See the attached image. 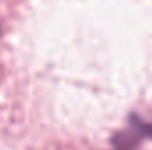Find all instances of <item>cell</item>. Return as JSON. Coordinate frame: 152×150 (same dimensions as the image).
<instances>
[{
    "mask_svg": "<svg viewBox=\"0 0 152 150\" xmlns=\"http://www.w3.org/2000/svg\"><path fill=\"white\" fill-rule=\"evenodd\" d=\"M149 140H152V122L138 111H129L124 127L117 129L108 141L112 150H138Z\"/></svg>",
    "mask_w": 152,
    "mask_h": 150,
    "instance_id": "obj_1",
    "label": "cell"
},
{
    "mask_svg": "<svg viewBox=\"0 0 152 150\" xmlns=\"http://www.w3.org/2000/svg\"><path fill=\"white\" fill-rule=\"evenodd\" d=\"M0 36H2V21H0Z\"/></svg>",
    "mask_w": 152,
    "mask_h": 150,
    "instance_id": "obj_2",
    "label": "cell"
}]
</instances>
